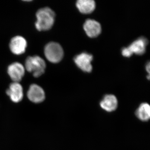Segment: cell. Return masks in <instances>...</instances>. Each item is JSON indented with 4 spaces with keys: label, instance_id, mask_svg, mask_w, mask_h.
Instances as JSON below:
<instances>
[{
    "label": "cell",
    "instance_id": "1",
    "mask_svg": "<svg viewBox=\"0 0 150 150\" xmlns=\"http://www.w3.org/2000/svg\"><path fill=\"white\" fill-rule=\"evenodd\" d=\"M37 21L35 26L39 31H46L51 29L54 25L55 13L48 7L43 8L37 11L36 13Z\"/></svg>",
    "mask_w": 150,
    "mask_h": 150
},
{
    "label": "cell",
    "instance_id": "2",
    "mask_svg": "<svg viewBox=\"0 0 150 150\" xmlns=\"http://www.w3.org/2000/svg\"><path fill=\"white\" fill-rule=\"evenodd\" d=\"M46 64L40 56H28L25 60V69L28 71L33 74V76L39 77L45 72Z\"/></svg>",
    "mask_w": 150,
    "mask_h": 150
},
{
    "label": "cell",
    "instance_id": "3",
    "mask_svg": "<svg viewBox=\"0 0 150 150\" xmlns=\"http://www.w3.org/2000/svg\"><path fill=\"white\" fill-rule=\"evenodd\" d=\"M44 54L46 59L53 63L60 62L64 56V51L62 46L56 42L48 43L44 48Z\"/></svg>",
    "mask_w": 150,
    "mask_h": 150
},
{
    "label": "cell",
    "instance_id": "4",
    "mask_svg": "<svg viewBox=\"0 0 150 150\" xmlns=\"http://www.w3.org/2000/svg\"><path fill=\"white\" fill-rule=\"evenodd\" d=\"M93 56L87 53H83L76 56L74 62L77 66L86 72H90L92 70L91 62Z\"/></svg>",
    "mask_w": 150,
    "mask_h": 150
},
{
    "label": "cell",
    "instance_id": "5",
    "mask_svg": "<svg viewBox=\"0 0 150 150\" xmlns=\"http://www.w3.org/2000/svg\"><path fill=\"white\" fill-rule=\"evenodd\" d=\"M27 96L31 102L35 103H40L45 99V92L40 86L33 84L30 85L28 89Z\"/></svg>",
    "mask_w": 150,
    "mask_h": 150
},
{
    "label": "cell",
    "instance_id": "6",
    "mask_svg": "<svg viewBox=\"0 0 150 150\" xmlns=\"http://www.w3.org/2000/svg\"><path fill=\"white\" fill-rule=\"evenodd\" d=\"M25 72L24 67L18 62L13 63L8 68V73L13 82L19 83L20 81L24 76Z\"/></svg>",
    "mask_w": 150,
    "mask_h": 150
},
{
    "label": "cell",
    "instance_id": "7",
    "mask_svg": "<svg viewBox=\"0 0 150 150\" xmlns=\"http://www.w3.org/2000/svg\"><path fill=\"white\" fill-rule=\"evenodd\" d=\"M26 40L21 36H16L12 38L10 43L11 51L16 55H21L25 52L27 47Z\"/></svg>",
    "mask_w": 150,
    "mask_h": 150
},
{
    "label": "cell",
    "instance_id": "8",
    "mask_svg": "<svg viewBox=\"0 0 150 150\" xmlns=\"http://www.w3.org/2000/svg\"><path fill=\"white\" fill-rule=\"evenodd\" d=\"M6 93L11 100L16 103L20 102L23 98V88L19 83L13 82L11 83Z\"/></svg>",
    "mask_w": 150,
    "mask_h": 150
},
{
    "label": "cell",
    "instance_id": "9",
    "mask_svg": "<svg viewBox=\"0 0 150 150\" xmlns=\"http://www.w3.org/2000/svg\"><path fill=\"white\" fill-rule=\"evenodd\" d=\"M148 44L146 38L141 37L134 40L128 47L132 54L142 55L145 53Z\"/></svg>",
    "mask_w": 150,
    "mask_h": 150
},
{
    "label": "cell",
    "instance_id": "10",
    "mask_svg": "<svg viewBox=\"0 0 150 150\" xmlns=\"http://www.w3.org/2000/svg\"><path fill=\"white\" fill-rule=\"evenodd\" d=\"M83 28L87 35L90 38L97 37L101 31V25L94 20H87L84 24Z\"/></svg>",
    "mask_w": 150,
    "mask_h": 150
},
{
    "label": "cell",
    "instance_id": "11",
    "mask_svg": "<svg viewBox=\"0 0 150 150\" xmlns=\"http://www.w3.org/2000/svg\"><path fill=\"white\" fill-rule=\"evenodd\" d=\"M118 105L117 98L113 95H107L100 103V105L103 110L111 112L116 109Z\"/></svg>",
    "mask_w": 150,
    "mask_h": 150
},
{
    "label": "cell",
    "instance_id": "12",
    "mask_svg": "<svg viewBox=\"0 0 150 150\" xmlns=\"http://www.w3.org/2000/svg\"><path fill=\"white\" fill-rule=\"evenodd\" d=\"M76 6L81 13L89 14L94 10L96 4L93 0H79L76 2Z\"/></svg>",
    "mask_w": 150,
    "mask_h": 150
},
{
    "label": "cell",
    "instance_id": "13",
    "mask_svg": "<svg viewBox=\"0 0 150 150\" xmlns=\"http://www.w3.org/2000/svg\"><path fill=\"white\" fill-rule=\"evenodd\" d=\"M137 118L143 121L150 120V105L146 103L140 105L136 112Z\"/></svg>",
    "mask_w": 150,
    "mask_h": 150
},
{
    "label": "cell",
    "instance_id": "14",
    "mask_svg": "<svg viewBox=\"0 0 150 150\" xmlns=\"http://www.w3.org/2000/svg\"><path fill=\"white\" fill-rule=\"evenodd\" d=\"M122 54L123 56L126 57H130L133 55L128 47L123 48L122 50Z\"/></svg>",
    "mask_w": 150,
    "mask_h": 150
},
{
    "label": "cell",
    "instance_id": "15",
    "mask_svg": "<svg viewBox=\"0 0 150 150\" xmlns=\"http://www.w3.org/2000/svg\"><path fill=\"white\" fill-rule=\"evenodd\" d=\"M146 70L148 74L147 76V79L150 80V61L148 62L146 65Z\"/></svg>",
    "mask_w": 150,
    "mask_h": 150
}]
</instances>
